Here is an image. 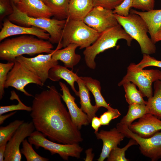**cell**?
<instances>
[{
  "label": "cell",
  "mask_w": 161,
  "mask_h": 161,
  "mask_svg": "<svg viewBox=\"0 0 161 161\" xmlns=\"http://www.w3.org/2000/svg\"><path fill=\"white\" fill-rule=\"evenodd\" d=\"M36 94L32 102L30 116L35 129L50 140L64 144L78 143L83 140L54 86Z\"/></svg>",
  "instance_id": "1"
},
{
  "label": "cell",
  "mask_w": 161,
  "mask_h": 161,
  "mask_svg": "<svg viewBox=\"0 0 161 161\" xmlns=\"http://www.w3.org/2000/svg\"><path fill=\"white\" fill-rule=\"evenodd\" d=\"M53 47L49 41L32 36L23 35L8 39L0 44V59L14 61L16 57L23 55L52 52Z\"/></svg>",
  "instance_id": "2"
},
{
  "label": "cell",
  "mask_w": 161,
  "mask_h": 161,
  "mask_svg": "<svg viewBox=\"0 0 161 161\" xmlns=\"http://www.w3.org/2000/svg\"><path fill=\"white\" fill-rule=\"evenodd\" d=\"M121 39L125 40L128 45L130 46L133 39L119 24L100 33L94 43L85 48L83 52L87 66L90 69H95L96 66L95 59L97 55L116 47L118 40Z\"/></svg>",
  "instance_id": "3"
},
{
  "label": "cell",
  "mask_w": 161,
  "mask_h": 161,
  "mask_svg": "<svg viewBox=\"0 0 161 161\" xmlns=\"http://www.w3.org/2000/svg\"><path fill=\"white\" fill-rule=\"evenodd\" d=\"M11 3L13 12L8 16V19L11 22L21 26H34L43 29L49 34L50 37L48 41L51 43L58 44L61 43L66 19L60 20L30 17L19 10L12 0Z\"/></svg>",
  "instance_id": "4"
},
{
  "label": "cell",
  "mask_w": 161,
  "mask_h": 161,
  "mask_svg": "<svg viewBox=\"0 0 161 161\" xmlns=\"http://www.w3.org/2000/svg\"><path fill=\"white\" fill-rule=\"evenodd\" d=\"M118 23L132 38L136 40L143 54L155 53L156 47L148 35V29L145 21L137 14L130 13L126 17L114 13Z\"/></svg>",
  "instance_id": "5"
},
{
  "label": "cell",
  "mask_w": 161,
  "mask_h": 161,
  "mask_svg": "<svg viewBox=\"0 0 161 161\" xmlns=\"http://www.w3.org/2000/svg\"><path fill=\"white\" fill-rule=\"evenodd\" d=\"M100 33L82 20H76L68 18L63 30L61 42L62 47L71 44H77L80 49L91 45Z\"/></svg>",
  "instance_id": "6"
},
{
  "label": "cell",
  "mask_w": 161,
  "mask_h": 161,
  "mask_svg": "<svg viewBox=\"0 0 161 161\" xmlns=\"http://www.w3.org/2000/svg\"><path fill=\"white\" fill-rule=\"evenodd\" d=\"M41 132L34 131L29 137L28 140L36 149L40 147L50 152L52 155L58 154L64 160H68L71 157L78 159L83 151V148L78 143L64 144L56 143L48 140Z\"/></svg>",
  "instance_id": "7"
},
{
  "label": "cell",
  "mask_w": 161,
  "mask_h": 161,
  "mask_svg": "<svg viewBox=\"0 0 161 161\" xmlns=\"http://www.w3.org/2000/svg\"><path fill=\"white\" fill-rule=\"evenodd\" d=\"M161 76V71L159 70L137 69L131 64L126 75L118 85L120 86L126 82H130L138 87L143 97L148 99L153 95L152 83L160 80Z\"/></svg>",
  "instance_id": "8"
},
{
  "label": "cell",
  "mask_w": 161,
  "mask_h": 161,
  "mask_svg": "<svg viewBox=\"0 0 161 161\" xmlns=\"http://www.w3.org/2000/svg\"><path fill=\"white\" fill-rule=\"evenodd\" d=\"M116 128L128 138L134 140L139 145L140 152L152 161L161 159V131L148 138L140 137L130 130L127 126L117 123Z\"/></svg>",
  "instance_id": "9"
},
{
  "label": "cell",
  "mask_w": 161,
  "mask_h": 161,
  "mask_svg": "<svg viewBox=\"0 0 161 161\" xmlns=\"http://www.w3.org/2000/svg\"><path fill=\"white\" fill-rule=\"evenodd\" d=\"M14 64L9 72L5 84V88L13 87L25 95L33 96L25 89L30 83H34L41 86L44 84L35 75L26 68L20 63L14 61Z\"/></svg>",
  "instance_id": "10"
},
{
  "label": "cell",
  "mask_w": 161,
  "mask_h": 161,
  "mask_svg": "<svg viewBox=\"0 0 161 161\" xmlns=\"http://www.w3.org/2000/svg\"><path fill=\"white\" fill-rule=\"evenodd\" d=\"M52 53L46 54H39L32 58H27L21 55L16 58L14 61L20 63L26 68L32 72L41 80L44 84L48 79L50 69L58 64L57 60L53 59Z\"/></svg>",
  "instance_id": "11"
},
{
  "label": "cell",
  "mask_w": 161,
  "mask_h": 161,
  "mask_svg": "<svg viewBox=\"0 0 161 161\" xmlns=\"http://www.w3.org/2000/svg\"><path fill=\"white\" fill-rule=\"evenodd\" d=\"M83 21L100 33L119 24L112 10L100 7H94Z\"/></svg>",
  "instance_id": "12"
},
{
  "label": "cell",
  "mask_w": 161,
  "mask_h": 161,
  "mask_svg": "<svg viewBox=\"0 0 161 161\" xmlns=\"http://www.w3.org/2000/svg\"><path fill=\"white\" fill-rule=\"evenodd\" d=\"M35 129L32 121L24 122L19 126L6 144L4 161H21L20 145L26 138L30 136Z\"/></svg>",
  "instance_id": "13"
},
{
  "label": "cell",
  "mask_w": 161,
  "mask_h": 161,
  "mask_svg": "<svg viewBox=\"0 0 161 161\" xmlns=\"http://www.w3.org/2000/svg\"><path fill=\"white\" fill-rule=\"evenodd\" d=\"M59 85L62 92L61 95L68 110L72 120L75 126L80 130L83 126L90 123L87 114L76 103L75 97L70 92L69 89L64 83L60 81Z\"/></svg>",
  "instance_id": "14"
},
{
  "label": "cell",
  "mask_w": 161,
  "mask_h": 161,
  "mask_svg": "<svg viewBox=\"0 0 161 161\" xmlns=\"http://www.w3.org/2000/svg\"><path fill=\"white\" fill-rule=\"evenodd\" d=\"M30 35L38 38L49 40L50 36L46 31L34 27H27L17 25L8 19L5 20L0 32V41L13 35Z\"/></svg>",
  "instance_id": "15"
},
{
  "label": "cell",
  "mask_w": 161,
  "mask_h": 161,
  "mask_svg": "<svg viewBox=\"0 0 161 161\" xmlns=\"http://www.w3.org/2000/svg\"><path fill=\"white\" fill-rule=\"evenodd\" d=\"M139 119L128 127L140 137H149L161 131V120L153 115L147 113Z\"/></svg>",
  "instance_id": "16"
},
{
  "label": "cell",
  "mask_w": 161,
  "mask_h": 161,
  "mask_svg": "<svg viewBox=\"0 0 161 161\" xmlns=\"http://www.w3.org/2000/svg\"><path fill=\"white\" fill-rule=\"evenodd\" d=\"M95 133L97 139L102 140L103 142L101 152L97 160L98 161H103L107 158L111 151L117 146L125 137L117 128L109 131L101 130Z\"/></svg>",
  "instance_id": "17"
},
{
  "label": "cell",
  "mask_w": 161,
  "mask_h": 161,
  "mask_svg": "<svg viewBox=\"0 0 161 161\" xmlns=\"http://www.w3.org/2000/svg\"><path fill=\"white\" fill-rule=\"evenodd\" d=\"M15 5L19 10L30 17L50 18L52 16L48 7L40 0H21Z\"/></svg>",
  "instance_id": "18"
},
{
  "label": "cell",
  "mask_w": 161,
  "mask_h": 161,
  "mask_svg": "<svg viewBox=\"0 0 161 161\" xmlns=\"http://www.w3.org/2000/svg\"><path fill=\"white\" fill-rule=\"evenodd\" d=\"M62 47L61 43L58 44L52 57L56 60L61 61L66 67L72 69L81 59V56L75 53L78 46L75 44H71L64 49H60Z\"/></svg>",
  "instance_id": "19"
},
{
  "label": "cell",
  "mask_w": 161,
  "mask_h": 161,
  "mask_svg": "<svg viewBox=\"0 0 161 161\" xmlns=\"http://www.w3.org/2000/svg\"><path fill=\"white\" fill-rule=\"evenodd\" d=\"M67 68L58 64L55 65L49 70L48 79L53 81L63 79L70 86L75 95L78 96V91L75 88L74 83L77 82L79 76Z\"/></svg>",
  "instance_id": "20"
},
{
  "label": "cell",
  "mask_w": 161,
  "mask_h": 161,
  "mask_svg": "<svg viewBox=\"0 0 161 161\" xmlns=\"http://www.w3.org/2000/svg\"><path fill=\"white\" fill-rule=\"evenodd\" d=\"M79 91L78 96L80 98L81 109L87 115L91 123L92 118L100 108L95 105H92L91 102L89 90L85 85L80 77L77 81Z\"/></svg>",
  "instance_id": "21"
},
{
  "label": "cell",
  "mask_w": 161,
  "mask_h": 161,
  "mask_svg": "<svg viewBox=\"0 0 161 161\" xmlns=\"http://www.w3.org/2000/svg\"><path fill=\"white\" fill-rule=\"evenodd\" d=\"M130 13L137 14L143 20L148 27L151 39L161 27V9L141 12L131 9Z\"/></svg>",
  "instance_id": "22"
},
{
  "label": "cell",
  "mask_w": 161,
  "mask_h": 161,
  "mask_svg": "<svg viewBox=\"0 0 161 161\" xmlns=\"http://www.w3.org/2000/svg\"><path fill=\"white\" fill-rule=\"evenodd\" d=\"M93 7L92 0H70L68 18L83 21Z\"/></svg>",
  "instance_id": "23"
},
{
  "label": "cell",
  "mask_w": 161,
  "mask_h": 161,
  "mask_svg": "<svg viewBox=\"0 0 161 161\" xmlns=\"http://www.w3.org/2000/svg\"><path fill=\"white\" fill-rule=\"evenodd\" d=\"M85 85L93 94L95 102V105L99 108L103 107L108 110H113L112 108L106 102L101 92L100 83L98 80L89 77H80Z\"/></svg>",
  "instance_id": "24"
},
{
  "label": "cell",
  "mask_w": 161,
  "mask_h": 161,
  "mask_svg": "<svg viewBox=\"0 0 161 161\" xmlns=\"http://www.w3.org/2000/svg\"><path fill=\"white\" fill-rule=\"evenodd\" d=\"M154 94L148 99L146 106L147 113L152 114L161 120V81L154 82Z\"/></svg>",
  "instance_id": "25"
},
{
  "label": "cell",
  "mask_w": 161,
  "mask_h": 161,
  "mask_svg": "<svg viewBox=\"0 0 161 161\" xmlns=\"http://www.w3.org/2000/svg\"><path fill=\"white\" fill-rule=\"evenodd\" d=\"M70 0H47L45 4L55 18L66 19L68 17V8Z\"/></svg>",
  "instance_id": "26"
},
{
  "label": "cell",
  "mask_w": 161,
  "mask_h": 161,
  "mask_svg": "<svg viewBox=\"0 0 161 161\" xmlns=\"http://www.w3.org/2000/svg\"><path fill=\"white\" fill-rule=\"evenodd\" d=\"M146 114L147 112L146 105L136 103L129 104L127 114L119 123L129 127L134 120L139 119Z\"/></svg>",
  "instance_id": "27"
},
{
  "label": "cell",
  "mask_w": 161,
  "mask_h": 161,
  "mask_svg": "<svg viewBox=\"0 0 161 161\" xmlns=\"http://www.w3.org/2000/svg\"><path fill=\"white\" fill-rule=\"evenodd\" d=\"M122 86L125 92L126 100L129 105L134 103L146 104L147 101L144 100L142 94L137 89L134 84L128 81L124 83Z\"/></svg>",
  "instance_id": "28"
},
{
  "label": "cell",
  "mask_w": 161,
  "mask_h": 161,
  "mask_svg": "<svg viewBox=\"0 0 161 161\" xmlns=\"http://www.w3.org/2000/svg\"><path fill=\"white\" fill-rule=\"evenodd\" d=\"M24 122L16 120L5 126L0 127V145L7 144L19 126Z\"/></svg>",
  "instance_id": "29"
},
{
  "label": "cell",
  "mask_w": 161,
  "mask_h": 161,
  "mask_svg": "<svg viewBox=\"0 0 161 161\" xmlns=\"http://www.w3.org/2000/svg\"><path fill=\"white\" fill-rule=\"evenodd\" d=\"M10 99L11 100H16L18 102L17 104H13L6 106H0V115L8 112L16 111L17 110H24L31 112V106H29L24 104L20 99L18 95L16 92L12 90L11 92Z\"/></svg>",
  "instance_id": "30"
},
{
  "label": "cell",
  "mask_w": 161,
  "mask_h": 161,
  "mask_svg": "<svg viewBox=\"0 0 161 161\" xmlns=\"http://www.w3.org/2000/svg\"><path fill=\"white\" fill-rule=\"evenodd\" d=\"M21 152L25 157L27 161H48V159L42 157L37 154L34 150L31 145L25 139L22 143Z\"/></svg>",
  "instance_id": "31"
},
{
  "label": "cell",
  "mask_w": 161,
  "mask_h": 161,
  "mask_svg": "<svg viewBox=\"0 0 161 161\" xmlns=\"http://www.w3.org/2000/svg\"><path fill=\"white\" fill-rule=\"evenodd\" d=\"M137 144L134 140L131 139L128 144L124 147L120 148L117 146L113 148L107 158V161H128L125 157V154L127 150L131 146Z\"/></svg>",
  "instance_id": "32"
},
{
  "label": "cell",
  "mask_w": 161,
  "mask_h": 161,
  "mask_svg": "<svg viewBox=\"0 0 161 161\" xmlns=\"http://www.w3.org/2000/svg\"><path fill=\"white\" fill-rule=\"evenodd\" d=\"M14 64V61L6 63H0V99L1 100L4 94L5 84L8 74Z\"/></svg>",
  "instance_id": "33"
},
{
  "label": "cell",
  "mask_w": 161,
  "mask_h": 161,
  "mask_svg": "<svg viewBox=\"0 0 161 161\" xmlns=\"http://www.w3.org/2000/svg\"><path fill=\"white\" fill-rule=\"evenodd\" d=\"M132 66L137 69H143L148 66H155L161 68V61L157 60L149 55L143 54L141 61L137 64L131 63Z\"/></svg>",
  "instance_id": "34"
},
{
  "label": "cell",
  "mask_w": 161,
  "mask_h": 161,
  "mask_svg": "<svg viewBox=\"0 0 161 161\" xmlns=\"http://www.w3.org/2000/svg\"><path fill=\"white\" fill-rule=\"evenodd\" d=\"M154 5L155 0H132V7L149 11L154 9Z\"/></svg>",
  "instance_id": "35"
},
{
  "label": "cell",
  "mask_w": 161,
  "mask_h": 161,
  "mask_svg": "<svg viewBox=\"0 0 161 161\" xmlns=\"http://www.w3.org/2000/svg\"><path fill=\"white\" fill-rule=\"evenodd\" d=\"M132 4V0H123L113 10V13L123 16H127L130 13Z\"/></svg>",
  "instance_id": "36"
},
{
  "label": "cell",
  "mask_w": 161,
  "mask_h": 161,
  "mask_svg": "<svg viewBox=\"0 0 161 161\" xmlns=\"http://www.w3.org/2000/svg\"><path fill=\"white\" fill-rule=\"evenodd\" d=\"M120 115V113L117 109L113 110H108L102 114L99 117L102 125H109L112 120L118 118Z\"/></svg>",
  "instance_id": "37"
},
{
  "label": "cell",
  "mask_w": 161,
  "mask_h": 161,
  "mask_svg": "<svg viewBox=\"0 0 161 161\" xmlns=\"http://www.w3.org/2000/svg\"><path fill=\"white\" fill-rule=\"evenodd\" d=\"M13 12L11 0H0V22L6 16L12 14Z\"/></svg>",
  "instance_id": "38"
},
{
  "label": "cell",
  "mask_w": 161,
  "mask_h": 161,
  "mask_svg": "<svg viewBox=\"0 0 161 161\" xmlns=\"http://www.w3.org/2000/svg\"><path fill=\"white\" fill-rule=\"evenodd\" d=\"M94 7H100L107 9L114 10L123 0H92Z\"/></svg>",
  "instance_id": "39"
},
{
  "label": "cell",
  "mask_w": 161,
  "mask_h": 161,
  "mask_svg": "<svg viewBox=\"0 0 161 161\" xmlns=\"http://www.w3.org/2000/svg\"><path fill=\"white\" fill-rule=\"evenodd\" d=\"M91 126L95 130V133L98 132L99 128L102 125L99 117L95 116L91 121Z\"/></svg>",
  "instance_id": "40"
},
{
  "label": "cell",
  "mask_w": 161,
  "mask_h": 161,
  "mask_svg": "<svg viewBox=\"0 0 161 161\" xmlns=\"http://www.w3.org/2000/svg\"><path fill=\"white\" fill-rule=\"evenodd\" d=\"M93 149L92 148H89L86 150L85 153L86 157L84 159L85 161H92L94 156V154L92 153Z\"/></svg>",
  "instance_id": "41"
},
{
  "label": "cell",
  "mask_w": 161,
  "mask_h": 161,
  "mask_svg": "<svg viewBox=\"0 0 161 161\" xmlns=\"http://www.w3.org/2000/svg\"><path fill=\"white\" fill-rule=\"evenodd\" d=\"M16 112V111H13L7 114L0 115V125L2 124L6 120L14 115Z\"/></svg>",
  "instance_id": "42"
},
{
  "label": "cell",
  "mask_w": 161,
  "mask_h": 161,
  "mask_svg": "<svg viewBox=\"0 0 161 161\" xmlns=\"http://www.w3.org/2000/svg\"><path fill=\"white\" fill-rule=\"evenodd\" d=\"M151 40L155 44L157 42L161 41V27L157 32Z\"/></svg>",
  "instance_id": "43"
},
{
  "label": "cell",
  "mask_w": 161,
  "mask_h": 161,
  "mask_svg": "<svg viewBox=\"0 0 161 161\" xmlns=\"http://www.w3.org/2000/svg\"><path fill=\"white\" fill-rule=\"evenodd\" d=\"M6 144L0 145V161H4V156Z\"/></svg>",
  "instance_id": "44"
},
{
  "label": "cell",
  "mask_w": 161,
  "mask_h": 161,
  "mask_svg": "<svg viewBox=\"0 0 161 161\" xmlns=\"http://www.w3.org/2000/svg\"><path fill=\"white\" fill-rule=\"evenodd\" d=\"M15 4H17L21 0H11Z\"/></svg>",
  "instance_id": "45"
},
{
  "label": "cell",
  "mask_w": 161,
  "mask_h": 161,
  "mask_svg": "<svg viewBox=\"0 0 161 161\" xmlns=\"http://www.w3.org/2000/svg\"><path fill=\"white\" fill-rule=\"evenodd\" d=\"M41 0V1L44 2L45 4L47 0Z\"/></svg>",
  "instance_id": "46"
},
{
  "label": "cell",
  "mask_w": 161,
  "mask_h": 161,
  "mask_svg": "<svg viewBox=\"0 0 161 161\" xmlns=\"http://www.w3.org/2000/svg\"><path fill=\"white\" fill-rule=\"evenodd\" d=\"M160 80L161 81V77H160Z\"/></svg>",
  "instance_id": "47"
}]
</instances>
